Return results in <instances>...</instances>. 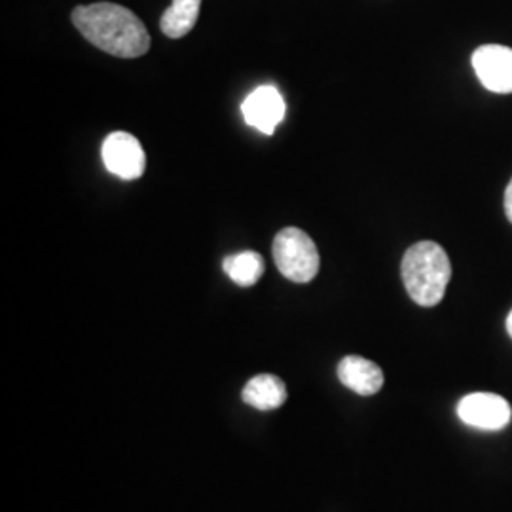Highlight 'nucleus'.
I'll list each match as a JSON object with an SVG mask.
<instances>
[{
    "label": "nucleus",
    "mask_w": 512,
    "mask_h": 512,
    "mask_svg": "<svg viewBox=\"0 0 512 512\" xmlns=\"http://www.w3.org/2000/svg\"><path fill=\"white\" fill-rule=\"evenodd\" d=\"M73 23L82 37L105 54L135 59L150 50L145 23L120 4L95 2L78 6L74 8Z\"/></svg>",
    "instance_id": "f257e3e1"
},
{
    "label": "nucleus",
    "mask_w": 512,
    "mask_h": 512,
    "mask_svg": "<svg viewBox=\"0 0 512 512\" xmlns=\"http://www.w3.org/2000/svg\"><path fill=\"white\" fill-rule=\"evenodd\" d=\"M401 275L410 298L418 306L433 308L444 298L452 264L439 243L420 241L404 253Z\"/></svg>",
    "instance_id": "f03ea898"
},
{
    "label": "nucleus",
    "mask_w": 512,
    "mask_h": 512,
    "mask_svg": "<svg viewBox=\"0 0 512 512\" xmlns=\"http://www.w3.org/2000/svg\"><path fill=\"white\" fill-rule=\"evenodd\" d=\"M274 260L281 275L294 283H310L321 266L315 241L300 228H285L275 236Z\"/></svg>",
    "instance_id": "7ed1b4c3"
},
{
    "label": "nucleus",
    "mask_w": 512,
    "mask_h": 512,
    "mask_svg": "<svg viewBox=\"0 0 512 512\" xmlns=\"http://www.w3.org/2000/svg\"><path fill=\"white\" fill-rule=\"evenodd\" d=\"M103 164L122 181H135L145 175L147 156L139 139L126 131H114L101 147Z\"/></svg>",
    "instance_id": "20e7f679"
},
{
    "label": "nucleus",
    "mask_w": 512,
    "mask_h": 512,
    "mask_svg": "<svg viewBox=\"0 0 512 512\" xmlns=\"http://www.w3.org/2000/svg\"><path fill=\"white\" fill-rule=\"evenodd\" d=\"M459 420L482 431H499L511 423L512 408L494 393H471L458 404Z\"/></svg>",
    "instance_id": "39448f33"
},
{
    "label": "nucleus",
    "mask_w": 512,
    "mask_h": 512,
    "mask_svg": "<svg viewBox=\"0 0 512 512\" xmlns=\"http://www.w3.org/2000/svg\"><path fill=\"white\" fill-rule=\"evenodd\" d=\"M473 69L480 84L494 93H512V48L486 44L476 48Z\"/></svg>",
    "instance_id": "423d86ee"
},
{
    "label": "nucleus",
    "mask_w": 512,
    "mask_h": 512,
    "mask_svg": "<svg viewBox=\"0 0 512 512\" xmlns=\"http://www.w3.org/2000/svg\"><path fill=\"white\" fill-rule=\"evenodd\" d=\"M241 112L251 128L274 135L275 128L285 118V101L274 86H260L243 101Z\"/></svg>",
    "instance_id": "0eeeda50"
},
{
    "label": "nucleus",
    "mask_w": 512,
    "mask_h": 512,
    "mask_svg": "<svg viewBox=\"0 0 512 512\" xmlns=\"http://www.w3.org/2000/svg\"><path fill=\"white\" fill-rule=\"evenodd\" d=\"M340 382L359 395H376L384 385L382 368L359 355H348L338 365Z\"/></svg>",
    "instance_id": "6e6552de"
},
{
    "label": "nucleus",
    "mask_w": 512,
    "mask_h": 512,
    "mask_svg": "<svg viewBox=\"0 0 512 512\" xmlns=\"http://www.w3.org/2000/svg\"><path fill=\"white\" fill-rule=\"evenodd\" d=\"M241 397L258 410H274L287 401V387L274 374H260L247 382Z\"/></svg>",
    "instance_id": "1a4fd4ad"
},
{
    "label": "nucleus",
    "mask_w": 512,
    "mask_h": 512,
    "mask_svg": "<svg viewBox=\"0 0 512 512\" xmlns=\"http://www.w3.org/2000/svg\"><path fill=\"white\" fill-rule=\"evenodd\" d=\"M202 0H173L160 19L165 37L183 38L196 27Z\"/></svg>",
    "instance_id": "9d476101"
},
{
    "label": "nucleus",
    "mask_w": 512,
    "mask_h": 512,
    "mask_svg": "<svg viewBox=\"0 0 512 512\" xmlns=\"http://www.w3.org/2000/svg\"><path fill=\"white\" fill-rule=\"evenodd\" d=\"M222 270L239 287H253L264 275L266 266L264 258L255 251H243L238 255L226 256L222 262Z\"/></svg>",
    "instance_id": "9b49d317"
},
{
    "label": "nucleus",
    "mask_w": 512,
    "mask_h": 512,
    "mask_svg": "<svg viewBox=\"0 0 512 512\" xmlns=\"http://www.w3.org/2000/svg\"><path fill=\"white\" fill-rule=\"evenodd\" d=\"M505 215H507V219L511 220L512 224V181L505 190Z\"/></svg>",
    "instance_id": "f8f14e48"
},
{
    "label": "nucleus",
    "mask_w": 512,
    "mask_h": 512,
    "mask_svg": "<svg viewBox=\"0 0 512 512\" xmlns=\"http://www.w3.org/2000/svg\"><path fill=\"white\" fill-rule=\"evenodd\" d=\"M507 332H509V336L512 338V310L509 313V317H507Z\"/></svg>",
    "instance_id": "ddd939ff"
}]
</instances>
